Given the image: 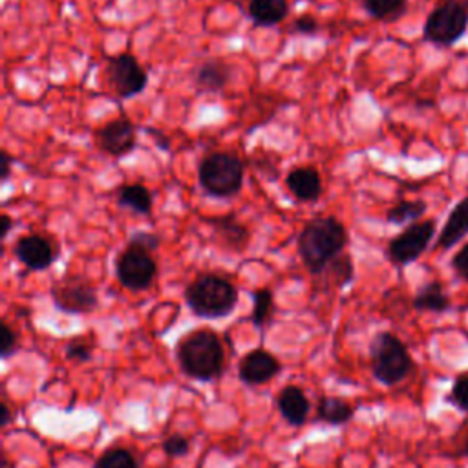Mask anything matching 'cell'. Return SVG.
<instances>
[{
  "label": "cell",
  "instance_id": "1",
  "mask_svg": "<svg viewBox=\"0 0 468 468\" xmlns=\"http://www.w3.org/2000/svg\"><path fill=\"white\" fill-rule=\"evenodd\" d=\"M346 243L347 232L336 218H314L305 223L298 236V254L309 272L320 274L336 256L342 254Z\"/></svg>",
  "mask_w": 468,
  "mask_h": 468
},
{
  "label": "cell",
  "instance_id": "2",
  "mask_svg": "<svg viewBox=\"0 0 468 468\" xmlns=\"http://www.w3.org/2000/svg\"><path fill=\"white\" fill-rule=\"evenodd\" d=\"M181 369L196 380H212L221 375L225 353L219 336L210 329H197L177 344Z\"/></svg>",
  "mask_w": 468,
  "mask_h": 468
},
{
  "label": "cell",
  "instance_id": "3",
  "mask_svg": "<svg viewBox=\"0 0 468 468\" xmlns=\"http://www.w3.org/2000/svg\"><path fill=\"white\" fill-rule=\"evenodd\" d=\"M190 311L201 318H223L238 303V289L218 274H201L185 289Z\"/></svg>",
  "mask_w": 468,
  "mask_h": 468
},
{
  "label": "cell",
  "instance_id": "4",
  "mask_svg": "<svg viewBox=\"0 0 468 468\" xmlns=\"http://www.w3.org/2000/svg\"><path fill=\"white\" fill-rule=\"evenodd\" d=\"M201 188L214 197H232L243 185V163L232 152H210L197 168Z\"/></svg>",
  "mask_w": 468,
  "mask_h": 468
},
{
  "label": "cell",
  "instance_id": "5",
  "mask_svg": "<svg viewBox=\"0 0 468 468\" xmlns=\"http://www.w3.org/2000/svg\"><path fill=\"white\" fill-rule=\"evenodd\" d=\"M371 371L375 378L386 386L402 382L413 369L411 355L393 333H378L369 346Z\"/></svg>",
  "mask_w": 468,
  "mask_h": 468
},
{
  "label": "cell",
  "instance_id": "6",
  "mask_svg": "<svg viewBox=\"0 0 468 468\" xmlns=\"http://www.w3.org/2000/svg\"><path fill=\"white\" fill-rule=\"evenodd\" d=\"M468 29V9L442 2L437 5L424 22V38L435 46H452L463 38Z\"/></svg>",
  "mask_w": 468,
  "mask_h": 468
},
{
  "label": "cell",
  "instance_id": "7",
  "mask_svg": "<svg viewBox=\"0 0 468 468\" xmlns=\"http://www.w3.org/2000/svg\"><path fill=\"white\" fill-rule=\"evenodd\" d=\"M157 272V265L150 250L128 243V247L119 254L115 263V274L122 287L130 291H144L152 285Z\"/></svg>",
  "mask_w": 468,
  "mask_h": 468
},
{
  "label": "cell",
  "instance_id": "8",
  "mask_svg": "<svg viewBox=\"0 0 468 468\" xmlns=\"http://www.w3.org/2000/svg\"><path fill=\"white\" fill-rule=\"evenodd\" d=\"M433 234L435 223L431 219L411 223L389 241L388 258L395 265H408L415 261L428 249Z\"/></svg>",
  "mask_w": 468,
  "mask_h": 468
},
{
  "label": "cell",
  "instance_id": "9",
  "mask_svg": "<svg viewBox=\"0 0 468 468\" xmlns=\"http://www.w3.org/2000/svg\"><path fill=\"white\" fill-rule=\"evenodd\" d=\"M51 298L57 309L71 314L91 313L99 305L95 287L82 278H64L51 287Z\"/></svg>",
  "mask_w": 468,
  "mask_h": 468
},
{
  "label": "cell",
  "instance_id": "10",
  "mask_svg": "<svg viewBox=\"0 0 468 468\" xmlns=\"http://www.w3.org/2000/svg\"><path fill=\"white\" fill-rule=\"evenodd\" d=\"M108 79L113 91L121 99H132L139 95L148 84V73L130 53H122L110 60Z\"/></svg>",
  "mask_w": 468,
  "mask_h": 468
},
{
  "label": "cell",
  "instance_id": "11",
  "mask_svg": "<svg viewBox=\"0 0 468 468\" xmlns=\"http://www.w3.org/2000/svg\"><path fill=\"white\" fill-rule=\"evenodd\" d=\"M13 252L16 260L29 271H44L57 258V249L51 239L40 234L20 236L13 247Z\"/></svg>",
  "mask_w": 468,
  "mask_h": 468
},
{
  "label": "cell",
  "instance_id": "12",
  "mask_svg": "<svg viewBox=\"0 0 468 468\" xmlns=\"http://www.w3.org/2000/svg\"><path fill=\"white\" fill-rule=\"evenodd\" d=\"M95 139L102 152L113 157H122L135 148V126L132 121L119 117L99 128Z\"/></svg>",
  "mask_w": 468,
  "mask_h": 468
},
{
  "label": "cell",
  "instance_id": "13",
  "mask_svg": "<svg viewBox=\"0 0 468 468\" xmlns=\"http://www.w3.org/2000/svg\"><path fill=\"white\" fill-rule=\"evenodd\" d=\"M280 369H282L280 362L269 351L254 349L241 358L238 375L241 382L249 386H260L269 382L272 377H276Z\"/></svg>",
  "mask_w": 468,
  "mask_h": 468
},
{
  "label": "cell",
  "instance_id": "14",
  "mask_svg": "<svg viewBox=\"0 0 468 468\" xmlns=\"http://www.w3.org/2000/svg\"><path fill=\"white\" fill-rule=\"evenodd\" d=\"M287 190L303 203H313L322 194L320 174L313 166H296L285 177Z\"/></svg>",
  "mask_w": 468,
  "mask_h": 468
},
{
  "label": "cell",
  "instance_id": "15",
  "mask_svg": "<svg viewBox=\"0 0 468 468\" xmlns=\"http://www.w3.org/2000/svg\"><path fill=\"white\" fill-rule=\"evenodd\" d=\"M210 223H212V234L221 247H227L230 250H241L247 247L250 232L247 225H243L234 214L219 216Z\"/></svg>",
  "mask_w": 468,
  "mask_h": 468
},
{
  "label": "cell",
  "instance_id": "16",
  "mask_svg": "<svg viewBox=\"0 0 468 468\" xmlns=\"http://www.w3.org/2000/svg\"><path fill=\"white\" fill-rule=\"evenodd\" d=\"M276 406L282 417L292 426H302L309 413V400L298 386H285L276 397Z\"/></svg>",
  "mask_w": 468,
  "mask_h": 468
},
{
  "label": "cell",
  "instance_id": "17",
  "mask_svg": "<svg viewBox=\"0 0 468 468\" xmlns=\"http://www.w3.org/2000/svg\"><path fill=\"white\" fill-rule=\"evenodd\" d=\"M466 234H468V196L464 199H461L452 208V212H450L439 238H437V247L439 249H452Z\"/></svg>",
  "mask_w": 468,
  "mask_h": 468
},
{
  "label": "cell",
  "instance_id": "18",
  "mask_svg": "<svg viewBox=\"0 0 468 468\" xmlns=\"http://www.w3.org/2000/svg\"><path fill=\"white\" fill-rule=\"evenodd\" d=\"M232 77V68L225 60L208 58L196 71V86L201 91H219L223 90Z\"/></svg>",
  "mask_w": 468,
  "mask_h": 468
},
{
  "label": "cell",
  "instance_id": "19",
  "mask_svg": "<svg viewBox=\"0 0 468 468\" xmlns=\"http://www.w3.org/2000/svg\"><path fill=\"white\" fill-rule=\"evenodd\" d=\"M289 13L287 0H250L249 16L256 26L271 27L280 24Z\"/></svg>",
  "mask_w": 468,
  "mask_h": 468
},
{
  "label": "cell",
  "instance_id": "20",
  "mask_svg": "<svg viewBox=\"0 0 468 468\" xmlns=\"http://www.w3.org/2000/svg\"><path fill=\"white\" fill-rule=\"evenodd\" d=\"M117 205L124 207L135 214L141 216H148L152 212V192L139 183H132V185H124L119 188L117 192Z\"/></svg>",
  "mask_w": 468,
  "mask_h": 468
},
{
  "label": "cell",
  "instance_id": "21",
  "mask_svg": "<svg viewBox=\"0 0 468 468\" xmlns=\"http://www.w3.org/2000/svg\"><path fill=\"white\" fill-rule=\"evenodd\" d=\"M413 307L417 311L444 313L450 309V298L439 282H430L413 296Z\"/></svg>",
  "mask_w": 468,
  "mask_h": 468
},
{
  "label": "cell",
  "instance_id": "22",
  "mask_svg": "<svg viewBox=\"0 0 468 468\" xmlns=\"http://www.w3.org/2000/svg\"><path fill=\"white\" fill-rule=\"evenodd\" d=\"M353 406L342 399L322 397L316 406V415L327 424H344L353 417Z\"/></svg>",
  "mask_w": 468,
  "mask_h": 468
},
{
  "label": "cell",
  "instance_id": "23",
  "mask_svg": "<svg viewBox=\"0 0 468 468\" xmlns=\"http://www.w3.org/2000/svg\"><path fill=\"white\" fill-rule=\"evenodd\" d=\"M426 212V203L420 199L413 201H399L395 207H391L386 214V219L393 225H406V223H417V219Z\"/></svg>",
  "mask_w": 468,
  "mask_h": 468
},
{
  "label": "cell",
  "instance_id": "24",
  "mask_svg": "<svg viewBox=\"0 0 468 468\" xmlns=\"http://www.w3.org/2000/svg\"><path fill=\"white\" fill-rule=\"evenodd\" d=\"M408 0H362V7L377 20L391 22L406 11Z\"/></svg>",
  "mask_w": 468,
  "mask_h": 468
},
{
  "label": "cell",
  "instance_id": "25",
  "mask_svg": "<svg viewBox=\"0 0 468 468\" xmlns=\"http://www.w3.org/2000/svg\"><path fill=\"white\" fill-rule=\"evenodd\" d=\"M252 314L250 322L256 327H267L272 313H274V302H272V292L269 289H258L252 292Z\"/></svg>",
  "mask_w": 468,
  "mask_h": 468
},
{
  "label": "cell",
  "instance_id": "26",
  "mask_svg": "<svg viewBox=\"0 0 468 468\" xmlns=\"http://www.w3.org/2000/svg\"><path fill=\"white\" fill-rule=\"evenodd\" d=\"M93 468H139L135 455L126 448L106 450L93 464Z\"/></svg>",
  "mask_w": 468,
  "mask_h": 468
},
{
  "label": "cell",
  "instance_id": "27",
  "mask_svg": "<svg viewBox=\"0 0 468 468\" xmlns=\"http://www.w3.org/2000/svg\"><path fill=\"white\" fill-rule=\"evenodd\" d=\"M324 271L329 272V278L336 287H344L353 280V260L347 254L336 256Z\"/></svg>",
  "mask_w": 468,
  "mask_h": 468
},
{
  "label": "cell",
  "instance_id": "28",
  "mask_svg": "<svg viewBox=\"0 0 468 468\" xmlns=\"http://www.w3.org/2000/svg\"><path fill=\"white\" fill-rule=\"evenodd\" d=\"M448 400L468 413V373L464 375H459L452 386V391L448 395Z\"/></svg>",
  "mask_w": 468,
  "mask_h": 468
},
{
  "label": "cell",
  "instance_id": "29",
  "mask_svg": "<svg viewBox=\"0 0 468 468\" xmlns=\"http://www.w3.org/2000/svg\"><path fill=\"white\" fill-rule=\"evenodd\" d=\"M66 356L73 362H84L91 356V344L84 336H77L66 346Z\"/></svg>",
  "mask_w": 468,
  "mask_h": 468
},
{
  "label": "cell",
  "instance_id": "30",
  "mask_svg": "<svg viewBox=\"0 0 468 468\" xmlns=\"http://www.w3.org/2000/svg\"><path fill=\"white\" fill-rule=\"evenodd\" d=\"M188 448H190V442L183 435H170L163 442V450L168 457H183V455H186Z\"/></svg>",
  "mask_w": 468,
  "mask_h": 468
},
{
  "label": "cell",
  "instance_id": "31",
  "mask_svg": "<svg viewBox=\"0 0 468 468\" xmlns=\"http://www.w3.org/2000/svg\"><path fill=\"white\" fill-rule=\"evenodd\" d=\"M0 336H2V340H0V356L7 358L16 351V335L7 324H2Z\"/></svg>",
  "mask_w": 468,
  "mask_h": 468
},
{
  "label": "cell",
  "instance_id": "32",
  "mask_svg": "<svg viewBox=\"0 0 468 468\" xmlns=\"http://www.w3.org/2000/svg\"><path fill=\"white\" fill-rule=\"evenodd\" d=\"M159 236L157 234H152V232H146V230H139V232H133L132 236H130V241L128 243H132V245H139V247H143V249H146V250H155L157 247H159Z\"/></svg>",
  "mask_w": 468,
  "mask_h": 468
},
{
  "label": "cell",
  "instance_id": "33",
  "mask_svg": "<svg viewBox=\"0 0 468 468\" xmlns=\"http://www.w3.org/2000/svg\"><path fill=\"white\" fill-rule=\"evenodd\" d=\"M292 31L298 33V35H307V37H311V35L318 33V22H316V18L311 16V15H302V16H298V18L294 20Z\"/></svg>",
  "mask_w": 468,
  "mask_h": 468
},
{
  "label": "cell",
  "instance_id": "34",
  "mask_svg": "<svg viewBox=\"0 0 468 468\" xmlns=\"http://www.w3.org/2000/svg\"><path fill=\"white\" fill-rule=\"evenodd\" d=\"M452 267H453V271L457 272L459 278L468 280V243H464V245L461 247V250L453 256Z\"/></svg>",
  "mask_w": 468,
  "mask_h": 468
},
{
  "label": "cell",
  "instance_id": "35",
  "mask_svg": "<svg viewBox=\"0 0 468 468\" xmlns=\"http://www.w3.org/2000/svg\"><path fill=\"white\" fill-rule=\"evenodd\" d=\"M2 163H0V181L2 183H5L7 179H9V176H11V165H13V159H11V155L7 154V152H2Z\"/></svg>",
  "mask_w": 468,
  "mask_h": 468
},
{
  "label": "cell",
  "instance_id": "36",
  "mask_svg": "<svg viewBox=\"0 0 468 468\" xmlns=\"http://www.w3.org/2000/svg\"><path fill=\"white\" fill-rule=\"evenodd\" d=\"M13 229V219H11V216L9 214H2L0 216V236H2V239L9 234V230Z\"/></svg>",
  "mask_w": 468,
  "mask_h": 468
},
{
  "label": "cell",
  "instance_id": "37",
  "mask_svg": "<svg viewBox=\"0 0 468 468\" xmlns=\"http://www.w3.org/2000/svg\"><path fill=\"white\" fill-rule=\"evenodd\" d=\"M148 133L154 137V141H155L157 146H161L163 150H168V148H170V144H168V141H166V137H165L163 133H159L157 130H152V128H148Z\"/></svg>",
  "mask_w": 468,
  "mask_h": 468
},
{
  "label": "cell",
  "instance_id": "38",
  "mask_svg": "<svg viewBox=\"0 0 468 468\" xmlns=\"http://www.w3.org/2000/svg\"><path fill=\"white\" fill-rule=\"evenodd\" d=\"M9 420H11V411H9V408L2 402V404H0V424H2V426H7Z\"/></svg>",
  "mask_w": 468,
  "mask_h": 468
},
{
  "label": "cell",
  "instance_id": "39",
  "mask_svg": "<svg viewBox=\"0 0 468 468\" xmlns=\"http://www.w3.org/2000/svg\"><path fill=\"white\" fill-rule=\"evenodd\" d=\"M442 2H452V4H459V5H463V7H466V9H468V0H442Z\"/></svg>",
  "mask_w": 468,
  "mask_h": 468
},
{
  "label": "cell",
  "instance_id": "40",
  "mask_svg": "<svg viewBox=\"0 0 468 468\" xmlns=\"http://www.w3.org/2000/svg\"><path fill=\"white\" fill-rule=\"evenodd\" d=\"M463 455L464 457H468V439L464 441V444H463Z\"/></svg>",
  "mask_w": 468,
  "mask_h": 468
},
{
  "label": "cell",
  "instance_id": "41",
  "mask_svg": "<svg viewBox=\"0 0 468 468\" xmlns=\"http://www.w3.org/2000/svg\"><path fill=\"white\" fill-rule=\"evenodd\" d=\"M159 468H168V466H159Z\"/></svg>",
  "mask_w": 468,
  "mask_h": 468
}]
</instances>
